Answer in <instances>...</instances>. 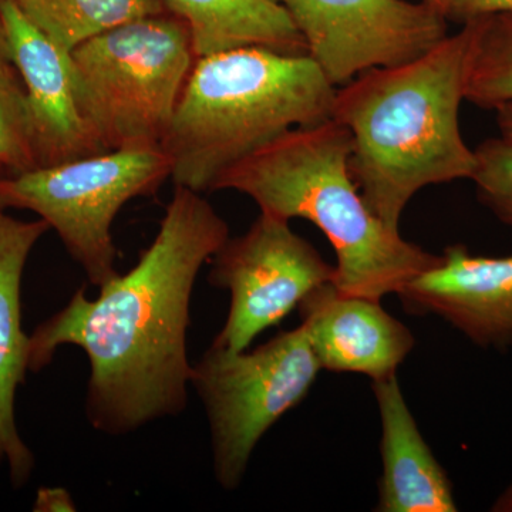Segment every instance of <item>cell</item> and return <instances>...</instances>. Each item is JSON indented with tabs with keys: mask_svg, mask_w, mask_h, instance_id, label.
<instances>
[{
	"mask_svg": "<svg viewBox=\"0 0 512 512\" xmlns=\"http://www.w3.org/2000/svg\"><path fill=\"white\" fill-rule=\"evenodd\" d=\"M229 238L227 221L201 192L175 185L150 247L96 299L77 289L29 336V370L45 369L72 345L90 363L86 416L94 430L126 436L183 413L192 365L191 298L202 266Z\"/></svg>",
	"mask_w": 512,
	"mask_h": 512,
	"instance_id": "obj_1",
	"label": "cell"
},
{
	"mask_svg": "<svg viewBox=\"0 0 512 512\" xmlns=\"http://www.w3.org/2000/svg\"><path fill=\"white\" fill-rule=\"evenodd\" d=\"M473 26L466 22L412 62L376 67L336 89L332 119L352 136L350 173L367 207L393 231L414 195L470 178L461 136Z\"/></svg>",
	"mask_w": 512,
	"mask_h": 512,
	"instance_id": "obj_2",
	"label": "cell"
},
{
	"mask_svg": "<svg viewBox=\"0 0 512 512\" xmlns=\"http://www.w3.org/2000/svg\"><path fill=\"white\" fill-rule=\"evenodd\" d=\"M352 148L336 120L293 128L225 170L211 191H238L261 212L312 222L335 249L336 288L382 301L441 255L406 241L370 211L350 173Z\"/></svg>",
	"mask_w": 512,
	"mask_h": 512,
	"instance_id": "obj_3",
	"label": "cell"
},
{
	"mask_svg": "<svg viewBox=\"0 0 512 512\" xmlns=\"http://www.w3.org/2000/svg\"><path fill=\"white\" fill-rule=\"evenodd\" d=\"M335 94L308 55L252 46L197 57L161 146L174 184L211 191L225 170L275 138L332 119Z\"/></svg>",
	"mask_w": 512,
	"mask_h": 512,
	"instance_id": "obj_4",
	"label": "cell"
},
{
	"mask_svg": "<svg viewBox=\"0 0 512 512\" xmlns=\"http://www.w3.org/2000/svg\"><path fill=\"white\" fill-rule=\"evenodd\" d=\"M84 106L107 151L163 146L197 55L173 12L121 23L72 52Z\"/></svg>",
	"mask_w": 512,
	"mask_h": 512,
	"instance_id": "obj_5",
	"label": "cell"
},
{
	"mask_svg": "<svg viewBox=\"0 0 512 512\" xmlns=\"http://www.w3.org/2000/svg\"><path fill=\"white\" fill-rule=\"evenodd\" d=\"M163 148L111 150L0 177V207L35 212L55 229L94 286L119 275L114 220L128 201L156 194L171 178Z\"/></svg>",
	"mask_w": 512,
	"mask_h": 512,
	"instance_id": "obj_6",
	"label": "cell"
},
{
	"mask_svg": "<svg viewBox=\"0 0 512 512\" xmlns=\"http://www.w3.org/2000/svg\"><path fill=\"white\" fill-rule=\"evenodd\" d=\"M320 370L302 326L254 350L212 343L192 365L191 386L210 423L214 476L224 490L241 485L259 441L308 396Z\"/></svg>",
	"mask_w": 512,
	"mask_h": 512,
	"instance_id": "obj_7",
	"label": "cell"
},
{
	"mask_svg": "<svg viewBox=\"0 0 512 512\" xmlns=\"http://www.w3.org/2000/svg\"><path fill=\"white\" fill-rule=\"evenodd\" d=\"M289 222L261 212L244 235L228 238L212 256L208 281L231 293L228 318L214 345L234 352L248 349L313 289L335 284L336 266Z\"/></svg>",
	"mask_w": 512,
	"mask_h": 512,
	"instance_id": "obj_8",
	"label": "cell"
},
{
	"mask_svg": "<svg viewBox=\"0 0 512 512\" xmlns=\"http://www.w3.org/2000/svg\"><path fill=\"white\" fill-rule=\"evenodd\" d=\"M288 12L306 53L333 86L376 67L412 62L447 36L446 15L407 0H272Z\"/></svg>",
	"mask_w": 512,
	"mask_h": 512,
	"instance_id": "obj_9",
	"label": "cell"
},
{
	"mask_svg": "<svg viewBox=\"0 0 512 512\" xmlns=\"http://www.w3.org/2000/svg\"><path fill=\"white\" fill-rule=\"evenodd\" d=\"M0 22L28 97L39 168L106 153L70 52L30 22L18 0H0Z\"/></svg>",
	"mask_w": 512,
	"mask_h": 512,
	"instance_id": "obj_10",
	"label": "cell"
},
{
	"mask_svg": "<svg viewBox=\"0 0 512 512\" xmlns=\"http://www.w3.org/2000/svg\"><path fill=\"white\" fill-rule=\"evenodd\" d=\"M397 295L407 312L439 316L481 348L512 346V255L491 258L451 245Z\"/></svg>",
	"mask_w": 512,
	"mask_h": 512,
	"instance_id": "obj_11",
	"label": "cell"
},
{
	"mask_svg": "<svg viewBox=\"0 0 512 512\" xmlns=\"http://www.w3.org/2000/svg\"><path fill=\"white\" fill-rule=\"evenodd\" d=\"M320 369L375 380L396 375L416 340L380 301L318 286L298 306Z\"/></svg>",
	"mask_w": 512,
	"mask_h": 512,
	"instance_id": "obj_12",
	"label": "cell"
},
{
	"mask_svg": "<svg viewBox=\"0 0 512 512\" xmlns=\"http://www.w3.org/2000/svg\"><path fill=\"white\" fill-rule=\"evenodd\" d=\"M43 220L20 221L0 207V463L20 487L29 480L35 457L23 443L15 420V397L29 370V336L22 329L20 286L37 241L49 231Z\"/></svg>",
	"mask_w": 512,
	"mask_h": 512,
	"instance_id": "obj_13",
	"label": "cell"
},
{
	"mask_svg": "<svg viewBox=\"0 0 512 512\" xmlns=\"http://www.w3.org/2000/svg\"><path fill=\"white\" fill-rule=\"evenodd\" d=\"M382 421L377 512H454L453 483L420 433L397 376L372 382Z\"/></svg>",
	"mask_w": 512,
	"mask_h": 512,
	"instance_id": "obj_14",
	"label": "cell"
},
{
	"mask_svg": "<svg viewBox=\"0 0 512 512\" xmlns=\"http://www.w3.org/2000/svg\"><path fill=\"white\" fill-rule=\"evenodd\" d=\"M163 2L190 26L197 57L252 46L285 55H308L305 40L288 12L272 0Z\"/></svg>",
	"mask_w": 512,
	"mask_h": 512,
	"instance_id": "obj_15",
	"label": "cell"
},
{
	"mask_svg": "<svg viewBox=\"0 0 512 512\" xmlns=\"http://www.w3.org/2000/svg\"><path fill=\"white\" fill-rule=\"evenodd\" d=\"M30 22L67 52L121 23L167 12L163 0H18Z\"/></svg>",
	"mask_w": 512,
	"mask_h": 512,
	"instance_id": "obj_16",
	"label": "cell"
},
{
	"mask_svg": "<svg viewBox=\"0 0 512 512\" xmlns=\"http://www.w3.org/2000/svg\"><path fill=\"white\" fill-rule=\"evenodd\" d=\"M473 26L466 100L483 109L512 101V13L468 20Z\"/></svg>",
	"mask_w": 512,
	"mask_h": 512,
	"instance_id": "obj_17",
	"label": "cell"
},
{
	"mask_svg": "<svg viewBox=\"0 0 512 512\" xmlns=\"http://www.w3.org/2000/svg\"><path fill=\"white\" fill-rule=\"evenodd\" d=\"M39 168L25 87L16 74H0V170L6 175Z\"/></svg>",
	"mask_w": 512,
	"mask_h": 512,
	"instance_id": "obj_18",
	"label": "cell"
},
{
	"mask_svg": "<svg viewBox=\"0 0 512 512\" xmlns=\"http://www.w3.org/2000/svg\"><path fill=\"white\" fill-rule=\"evenodd\" d=\"M478 200L494 212L498 220L512 227V138L485 140L474 150Z\"/></svg>",
	"mask_w": 512,
	"mask_h": 512,
	"instance_id": "obj_19",
	"label": "cell"
},
{
	"mask_svg": "<svg viewBox=\"0 0 512 512\" xmlns=\"http://www.w3.org/2000/svg\"><path fill=\"white\" fill-rule=\"evenodd\" d=\"M497 13H512V0H446L444 5L446 18L463 25Z\"/></svg>",
	"mask_w": 512,
	"mask_h": 512,
	"instance_id": "obj_20",
	"label": "cell"
},
{
	"mask_svg": "<svg viewBox=\"0 0 512 512\" xmlns=\"http://www.w3.org/2000/svg\"><path fill=\"white\" fill-rule=\"evenodd\" d=\"M72 495L66 488H40L37 491L35 505L33 511L36 512H60V511H76Z\"/></svg>",
	"mask_w": 512,
	"mask_h": 512,
	"instance_id": "obj_21",
	"label": "cell"
},
{
	"mask_svg": "<svg viewBox=\"0 0 512 512\" xmlns=\"http://www.w3.org/2000/svg\"><path fill=\"white\" fill-rule=\"evenodd\" d=\"M18 70L13 66L10 59L8 40H6L5 30L0 22V74H16Z\"/></svg>",
	"mask_w": 512,
	"mask_h": 512,
	"instance_id": "obj_22",
	"label": "cell"
},
{
	"mask_svg": "<svg viewBox=\"0 0 512 512\" xmlns=\"http://www.w3.org/2000/svg\"><path fill=\"white\" fill-rule=\"evenodd\" d=\"M495 111H497V121L501 133L504 137L512 138V101L501 104Z\"/></svg>",
	"mask_w": 512,
	"mask_h": 512,
	"instance_id": "obj_23",
	"label": "cell"
},
{
	"mask_svg": "<svg viewBox=\"0 0 512 512\" xmlns=\"http://www.w3.org/2000/svg\"><path fill=\"white\" fill-rule=\"evenodd\" d=\"M491 511L512 512V484L505 488L504 493L495 500Z\"/></svg>",
	"mask_w": 512,
	"mask_h": 512,
	"instance_id": "obj_24",
	"label": "cell"
},
{
	"mask_svg": "<svg viewBox=\"0 0 512 512\" xmlns=\"http://www.w3.org/2000/svg\"><path fill=\"white\" fill-rule=\"evenodd\" d=\"M423 2L436 6V8H439L441 12L444 13V5H446V0H423Z\"/></svg>",
	"mask_w": 512,
	"mask_h": 512,
	"instance_id": "obj_25",
	"label": "cell"
},
{
	"mask_svg": "<svg viewBox=\"0 0 512 512\" xmlns=\"http://www.w3.org/2000/svg\"><path fill=\"white\" fill-rule=\"evenodd\" d=\"M2 175H6L5 173H3L2 170H0V177H2Z\"/></svg>",
	"mask_w": 512,
	"mask_h": 512,
	"instance_id": "obj_26",
	"label": "cell"
}]
</instances>
